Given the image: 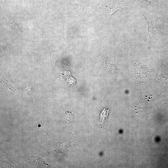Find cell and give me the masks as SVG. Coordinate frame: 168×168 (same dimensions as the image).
<instances>
[{"instance_id": "1", "label": "cell", "mask_w": 168, "mask_h": 168, "mask_svg": "<svg viewBox=\"0 0 168 168\" xmlns=\"http://www.w3.org/2000/svg\"><path fill=\"white\" fill-rule=\"evenodd\" d=\"M142 15L147 20L149 26L148 32L146 37V40L147 41H148L155 38V35L157 32L155 30V25H154L152 21L147 17H146L144 15Z\"/></svg>"}, {"instance_id": "2", "label": "cell", "mask_w": 168, "mask_h": 168, "mask_svg": "<svg viewBox=\"0 0 168 168\" xmlns=\"http://www.w3.org/2000/svg\"><path fill=\"white\" fill-rule=\"evenodd\" d=\"M108 113V110L104 109L102 112L101 114V122L102 124H104V122L106 120Z\"/></svg>"}, {"instance_id": "3", "label": "cell", "mask_w": 168, "mask_h": 168, "mask_svg": "<svg viewBox=\"0 0 168 168\" xmlns=\"http://www.w3.org/2000/svg\"><path fill=\"white\" fill-rule=\"evenodd\" d=\"M34 86L33 85V84L31 83L29 84V87H28L27 90L26 91L27 92H32L34 90Z\"/></svg>"}, {"instance_id": "4", "label": "cell", "mask_w": 168, "mask_h": 168, "mask_svg": "<svg viewBox=\"0 0 168 168\" xmlns=\"http://www.w3.org/2000/svg\"><path fill=\"white\" fill-rule=\"evenodd\" d=\"M38 127H41V125L40 124V125H38Z\"/></svg>"}]
</instances>
